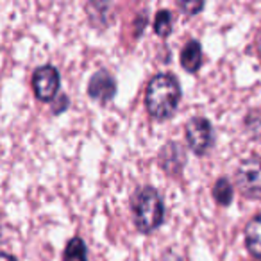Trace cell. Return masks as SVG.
I'll return each mask as SVG.
<instances>
[{
	"label": "cell",
	"instance_id": "6da1fadb",
	"mask_svg": "<svg viewBox=\"0 0 261 261\" xmlns=\"http://www.w3.org/2000/svg\"><path fill=\"white\" fill-rule=\"evenodd\" d=\"M181 102V84L172 73H158L147 84L145 108L156 120H167L177 111Z\"/></svg>",
	"mask_w": 261,
	"mask_h": 261
},
{
	"label": "cell",
	"instance_id": "7a4b0ae2",
	"mask_svg": "<svg viewBox=\"0 0 261 261\" xmlns=\"http://www.w3.org/2000/svg\"><path fill=\"white\" fill-rule=\"evenodd\" d=\"M133 213H135V224L140 232L156 231L165 220V204L160 193L150 186L138 190L133 202Z\"/></svg>",
	"mask_w": 261,
	"mask_h": 261
},
{
	"label": "cell",
	"instance_id": "3957f363",
	"mask_svg": "<svg viewBox=\"0 0 261 261\" xmlns=\"http://www.w3.org/2000/svg\"><path fill=\"white\" fill-rule=\"evenodd\" d=\"M236 186L247 199H261V160L247 158L236 170Z\"/></svg>",
	"mask_w": 261,
	"mask_h": 261
},
{
	"label": "cell",
	"instance_id": "277c9868",
	"mask_svg": "<svg viewBox=\"0 0 261 261\" xmlns=\"http://www.w3.org/2000/svg\"><path fill=\"white\" fill-rule=\"evenodd\" d=\"M186 142L197 156H204L213 145V127L204 116H193L185 127Z\"/></svg>",
	"mask_w": 261,
	"mask_h": 261
},
{
	"label": "cell",
	"instance_id": "5b68a950",
	"mask_svg": "<svg viewBox=\"0 0 261 261\" xmlns=\"http://www.w3.org/2000/svg\"><path fill=\"white\" fill-rule=\"evenodd\" d=\"M59 83H61V77H59V72L56 66L43 65L40 68H36V72L33 75V90L38 100H54V97L58 95L59 90Z\"/></svg>",
	"mask_w": 261,
	"mask_h": 261
},
{
	"label": "cell",
	"instance_id": "8992f818",
	"mask_svg": "<svg viewBox=\"0 0 261 261\" xmlns=\"http://www.w3.org/2000/svg\"><path fill=\"white\" fill-rule=\"evenodd\" d=\"M116 93V81L108 70H98L91 75L88 84V95L100 104H108Z\"/></svg>",
	"mask_w": 261,
	"mask_h": 261
},
{
	"label": "cell",
	"instance_id": "52a82bcc",
	"mask_svg": "<svg viewBox=\"0 0 261 261\" xmlns=\"http://www.w3.org/2000/svg\"><path fill=\"white\" fill-rule=\"evenodd\" d=\"M181 65L190 73L199 72L200 65H202V48H200V43L197 40H190L186 47L182 48Z\"/></svg>",
	"mask_w": 261,
	"mask_h": 261
},
{
	"label": "cell",
	"instance_id": "ba28073f",
	"mask_svg": "<svg viewBox=\"0 0 261 261\" xmlns=\"http://www.w3.org/2000/svg\"><path fill=\"white\" fill-rule=\"evenodd\" d=\"M245 243L249 252L261 259V213H257L245 227Z\"/></svg>",
	"mask_w": 261,
	"mask_h": 261
},
{
	"label": "cell",
	"instance_id": "9c48e42d",
	"mask_svg": "<svg viewBox=\"0 0 261 261\" xmlns=\"http://www.w3.org/2000/svg\"><path fill=\"white\" fill-rule=\"evenodd\" d=\"M63 261H88V249L84 240H81L79 236L70 240L63 252Z\"/></svg>",
	"mask_w": 261,
	"mask_h": 261
},
{
	"label": "cell",
	"instance_id": "30bf717a",
	"mask_svg": "<svg viewBox=\"0 0 261 261\" xmlns=\"http://www.w3.org/2000/svg\"><path fill=\"white\" fill-rule=\"evenodd\" d=\"M232 195H234V190H232V185L225 177L218 179V181L215 182L213 197L220 206H229L232 200Z\"/></svg>",
	"mask_w": 261,
	"mask_h": 261
},
{
	"label": "cell",
	"instance_id": "8fae6325",
	"mask_svg": "<svg viewBox=\"0 0 261 261\" xmlns=\"http://www.w3.org/2000/svg\"><path fill=\"white\" fill-rule=\"evenodd\" d=\"M172 25H174V15L167 9H161L154 20V33L161 38H167L172 33Z\"/></svg>",
	"mask_w": 261,
	"mask_h": 261
},
{
	"label": "cell",
	"instance_id": "7c38bea8",
	"mask_svg": "<svg viewBox=\"0 0 261 261\" xmlns=\"http://www.w3.org/2000/svg\"><path fill=\"white\" fill-rule=\"evenodd\" d=\"M179 8H181L186 15H195V13H199L200 9L204 8V4L202 2H179Z\"/></svg>",
	"mask_w": 261,
	"mask_h": 261
},
{
	"label": "cell",
	"instance_id": "4fadbf2b",
	"mask_svg": "<svg viewBox=\"0 0 261 261\" xmlns=\"http://www.w3.org/2000/svg\"><path fill=\"white\" fill-rule=\"evenodd\" d=\"M0 261H18V259L13 257L11 254H8V252H0Z\"/></svg>",
	"mask_w": 261,
	"mask_h": 261
},
{
	"label": "cell",
	"instance_id": "5bb4252c",
	"mask_svg": "<svg viewBox=\"0 0 261 261\" xmlns=\"http://www.w3.org/2000/svg\"><path fill=\"white\" fill-rule=\"evenodd\" d=\"M259 52H261V38H259Z\"/></svg>",
	"mask_w": 261,
	"mask_h": 261
}]
</instances>
